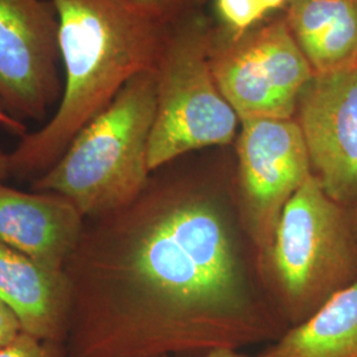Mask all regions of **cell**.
I'll return each mask as SVG.
<instances>
[{
  "mask_svg": "<svg viewBox=\"0 0 357 357\" xmlns=\"http://www.w3.org/2000/svg\"><path fill=\"white\" fill-rule=\"evenodd\" d=\"M52 1L64 70L61 100L51 119L10 153L16 176L47 172L131 78L153 70L172 24L128 0Z\"/></svg>",
  "mask_w": 357,
  "mask_h": 357,
  "instance_id": "7a4b0ae2",
  "label": "cell"
},
{
  "mask_svg": "<svg viewBox=\"0 0 357 357\" xmlns=\"http://www.w3.org/2000/svg\"><path fill=\"white\" fill-rule=\"evenodd\" d=\"M349 216H351L352 228L355 230V234H356L357 237V202L349 208Z\"/></svg>",
  "mask_w": 357,
  "mask_h": 357,
  "instance_id": "7402d4cb",
  "label": "cell"
},
{
  "mask_svg": "<svg viewBox=\"0 0 357 357\" xmlns=\"http://www.w3.org/2000/svg\"><path fill=\"white\" fill-rule=\"evenodd\" d=\"M216 24L229 38H240L259 24L268 11L258 0H216Z\"/></svg>",
  "mask_w": 357,
  "mask_h": 357,
  "instance_id": "5bb4252c",
  "label": "cell"
},
{
  "mask_svg": "<svg viewBox=\"0 0 357 357\" xmlns=\"http://www.w3.org/2000/svg\"><path fill=\"white\" fill-rule=\"evenodd\" d=\"M312 174L337 204L357 202V69L315 76L294 115Z\"/></svg>",
  "mask_w": 357,
  "mask_h": 357,
  "instance_id": "9c48e42d",
  "label": "cell"
},
{
  "mask_svg": "<svg viewBox=\"0 0 357 357\" xmlns=\"http://www.w3.org/2000/svg\"><path fill=\"white\" fill-rule=\"evenodd\" d=\"M175 23L195 13L204 11L206 0H128Z\"/></svg>",
  "mask_w": 357,
  "mask_h": 357,
  "instance_id": "2e32d148",
  "label": "cell"
},
{
  "mask_svg": "<svg viewBox=\"0 0 357 357\" xmlns=\"http://www.w3.org/2000/svg\"><path fill=\"white\" fill-rule=\"evenodd\" d=\"M234 151L240 216L264 275L283 209L312 168L295 118L243 121Z\"/></svg>",
  "mask_w": 357,
  "mask_h": 357,
  "instance_id": "52a82bcc",
  "label": "cell"
},
{
  "mask_svg": "<svg viewBox=\"0 0 357 357\" xmlns=\"http://www.w3.org/2000/svg\"><path fill=\"white\" fill-rule=\"evenodd\" d=\"M259 357H357V281L287 328Z\"/></svg>",
  "mask_w": 357,
  "mask_h": 357,
  "instance_id": "4fadbf2b",
  "label": "cell"
},
{
  "mask_svg": "<svg viewBox=\"0 0 357 357\" xmlns=\"http://www.w3.org/2000/svg\"><path fill=\"white\" fill-rule=\"evenodd\" d=\"M141 195L85 218L65 265L68 357H197L283 332L257 298L215 180L153 171Z\"/></svg>",
  "mask_w": 357,
  "mask_h": 357,
  "instance_id": "6da1fadb",
  "label": "cell"
},
{
  "mask_svg": "<svg viewBox=\"0 0 357 357\" xmlns=\"http://www.w3.org/2000/svg\"><path fill=\"white\" fill-rule=\"evenodd\" d=\"M211 66L241 122L294 118L301 93L315 77L283 13L240 38H229L216 24Z\"/></svg>",
  "mask_w": 357,
  "mask_h": 357,
  "instance_id": "8992f818",
  "label": "cell"
},
{
  "mask_svg": "<svg viewBox=\"0 0 357 357\" xmlns=\"http://www.w3.org/2000/svg\"><path fill=\"white\" fill-rule=\"evenodd\" d=\"M22 332V324L13 308L0 299V348L10 344Z\"/></svg>",
  "mask_w": 357,
  "mask_h": 357,
  "instance_id": "e0dca14e",
  "label": "cell"
},
{
  "mask_svg": "<svg viewBox=\"0 0 357 357\" xmlns=\"http://www.w3.org/2000/svg\"><path fill=\"white\" fill-rule=\"evenodd\" d=\"M155 109V70H146L77 134L56 165L36 178L33 190L63 195L85 218L130 204L151 176L149 142Z\"/></svg>",
  "mask_w": 357,
  "mask_h": 357,
  "instance_id": "3957f363",
  "label": "cell"
},
{
  "mask_svg": "<svg viewBox=\"0 0 357 357\" xmlns=\"http://www.w3.org/2000/svg\"><path fill=\"white\" fill-rule=\"evenodd\" d=\"M85 217L54 192L26 193L0 185V243L53 273H64Z\"/></svg>",
  "mask_w": 357,
  "mask_h": 357,
  "instance_id": "30bf717a",
  "label": "cell"
},
{
  "mask_svg": "<svg viewBox=\"0 0 357 357\" xmlns=\"http://www.w3.org/2000/svg\"><path fill=\"white\" fill-rule=\"evenodd\" d=\"M0 299L11 307L22 330L64 344L69 319V286L53 273L0 243Z\"/></svg>",
  "mask_w": 357,
  "mask_h": 357,
  "instance_id": "8fae6325",
  "label": "cell"
},
{
  "mask_svg": "<svg viewBox=\"0 0 357 357\" xmlns=\"http://www.w3.org/2000/svg\"><path fill=\"white\" fill-rule=\"evenodd\" d=\"M215 28L204 11L171 24L153 69L151 172L195 151L229 147L238 135L241 121L222 96L211 66Z\"/></svg>",
  "mask_w": 357,
  "mask_h": 357,
  "instance_id": "5b68a950",
  "label": "cell"
},
{
  "mask_svg": "<svg viewBox=\"0 0 357 357\" xmlns=\"http://www.w3.org/2000/svg\"><path fill=\"white\" fill-rule=\"evenodd\" d=\"M0 357H68L65 345L43 340L22 332L10 344L0 348Z\"/></svg>",
  "mask_w": 357,
  "mask_h": 357,
  "instance_id": "9a60e30c",
  "label": "cell"
},
{
  "mask_svg": "<svg viewBox=\"0 0 357 357\" xmlns=\"http://www.w3.org/2000/svg\"><path fill=\"white\" fill-rule=\"evenodd\" d=\"M264 8L268 13H275V11H284L290 0H258Z\"/></svg>",
  "mask_w": 357,
  "mask_h": 357,
  "instance_id": "d6986e66",
  "label": "cell"
},
{
  "mask_svg": "<svg viewBox=\"0 0 357 357\" xmlns=\"http://www.w3.org/2000/svg\"><path fill=\"white\" fill-rule=\"evenodd\" d=\"M197 357H250L240 354L237 349H230V348H221V349H215L211 351L208 354H205L203 356ZM259 357V356H257Z\"/></svg>",
  "mask_w": 357,
  "mask_h": 357,
  "instance_id": "ffe728a7",
  "label": "cell"
},
{
  "mask_svg": "<svg viewBox=\"0 0 357 357\" xmlns=\"http://www.w3.org/2000/svg\"><path fill=\"white\" fill-rule=\"evenodd\" d=\"M59 16L52 0H0V101L15 118H45L61 97Z\"/></svg>",
  "mask_w": 357,
  "mask_h": 357,
  "instance_id": "ba28073f",
  "label": "cell"
},
{
  "mask_svg": "<svg viewBox=\"0 0 357 357\" xmlns=\"http://www.w3.org/2000/svg\"><path fill=\"white\" fill-rule=\"evenodd\" d=\"M262 277L290 327L357 281V237L349 209L333 202L314 174L283 209Z\"/></svg>",
  "mask_w": 357,
  "mask_h": 357,
  "instance_id": "277c9868",
  "label": "cell"
},
{
  "mask_svg": "<svg viewBox=\"0 0 357 357\" xmlns=\"http://www.w3.org/2000/svg\"><path fill=\"white\" fill-rule=\"evenodd\" d=\"M0 128L11 131L13 134H19L20 137H24L26 134V125L22 122V119H17L10 114L7 109L3 106L1 101H0Z\"/></svg>",
  "mask_w": 357,
  "mask_h": 357,
  "instance_id": "ac0fdd59",
  "label": "cell"
},
{
  "mask_svg": "<svg viewBox=\"0 0 357 357\" xmlns=\"http://www.w3.org/2000/svg\"><path fill=\"white\" fill-rule=\"evenodd\" d=\"M11 175L10 168V153H4L0 151V185H3V180Z\"/></svg>",
  "mask_w": 357,
  "mask_h": 357,
  "instance_id": "44dd1931",
  "label": "cell"
},
{
  "mask_svg": "<svg viewBox=\"0 0 357 357\" xmlns=\"http://www.w3.org/2000/svg\"><path fill=\"white\" fill-rule=\"evenodd\" d=\"M283 16L315 76L357 69V0H290Z\"/></svg>",
  "mask_w": 357,
  "mask_h": 357,
  "instance_id": "7c38bea8",
  "label": "cell"
}]
</instances>
